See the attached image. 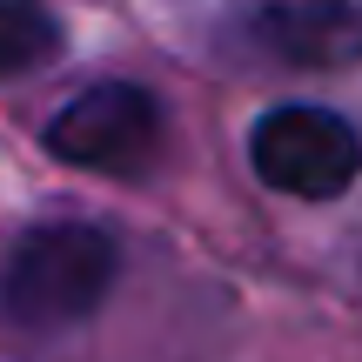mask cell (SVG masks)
Wrapping results in <instances>:
<instances>
[{
  "instance_id": "1",
  "label": "cell",
  "mask_w": 362,
  "mask_h": 362,
  "mask_svg": "<svg viewBox=\"0 0 362 362\" xmlns=\"http://www.w3.org/2000/svg\"><path fill=\"white\" fill-rule=\"evenodd\" d=\"M115 235L88 228V221H47V228L21 235L0 262V315L27 336H54L74 329L101 309L115 288Z\"/></svg>"
},
{
  "instance_id": "2",
  "label": "cell",
  "mask_w": 362,
  "mask_h": 362,
  "mask_svg": "<svg viewBox=\"0 0 362 362\" xmlns=\"http://www.w3.org/2000/svg\"><path fill=\"white\" fill-rule=\"evenodd\" d=\"M248 161L269 188L329 202L362 175V134L329 107H269L248 134Z\"/></svg>"
},
{
  "instance_id": "3",
  "label": "cell",
  "mask_w": 362,
  "mask_h": 362,
  "mask_svg": "<svg viewBox=\"0 0 362 362\" xmlns=\"http://www.w3.org/2000/svg\"><path fill=\"white\" fill-rule=\"evenodd\" d=\"M47 148L67 168L94 175H141L161 155V107L134 81H101V88L74 94L61 115L47 121Z\"/></svg>"
},
{
  "instance_id": "4",
  "label": "cell",
  "mask_w": 362,
  "mask_h": 362,
  "mask_svg": "<svg viewBox=\"0 0 362 362\" xmlns=\"http://www.w3.org/2000/svg\"><path fill=\"white\" fill-rule=\"evenodd\" d=\"M262 54L288 67H356L362 61V0H235Z\"/></svg>"
},
{
  "instance_id": "5",
  "label": "cell",
  "mask_w": 362,
  "mask_h": 362,
  "mask_svg": "<svg viewBox=\"0 0 362 362\" xmlns=\"http://www.w3.org/2000/svg\"><path fill=\"white\" fill-rule=\"evenodd\" d=\"M61 47V27L40 0H0V81L34 74L40 61H54Z\"/></svg>"
}]
</instances>
